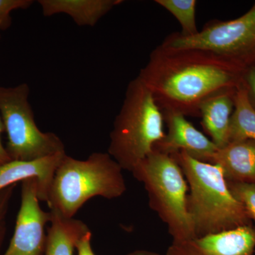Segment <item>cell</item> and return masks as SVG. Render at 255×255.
Instances as JSON below:
<instances>
[{
  "label": "cell",
  "instance_id": "d6986e66",
  "mask_svg": "<svg viewBox=\"0 0 255 255\" xmlns=\"http://www.w3.org/2000/svg\"><path fill=\"white\" fill-rule=\"evenodd\" d=\"M33 3L32 0H0V31H6L11 26L12 11L28 9Z\"/></svg>",
  "mask_w": 255,
  "mask_h": 255
},
{
  "label": "cell",
  "instance_id": "ffe728a7",
  "mask_svg": "<svg viewBox=\"0 0 255 255\" xmlns=\"http://www.w3.org/2000/svg\"><path fill=\"white\" fill-rule=\"evenodd\" d=\"M16 184L0 191V248L6 233V216Z\"/></svg>",
  "mask_w": 255,
  "mask_h": 255
},
{
  "label": "cell",
  "instance_id": "7c38bea8",
  "mask_svg": "<svg viewBox=\"0 0 255 255\" xmlns=\"http://www.w3.org/2000/svg\"><path fill=\"white\" fill-rule=\"evenodd\" d=\"M212 163L222 168L227 182L255 184V140L229 142L217 150Z\"/></svg>",
  "mask_w": 255,
  "mask_h": 255
},
{
  "label": "cell",
  "instance_id": "cb8c5ba5",
  "mask_svg": "<svg viewBox=\"0 0 255 255\" xmlns=\"http://www.w3.org/2000/svg\"><path fill=\"white\" fill-rule=\"evenodd\" d=\"M126 255H162L154 252L147 251H135Z\"/></svg>",
  "mask_w": 255,
  "mask_h": 255
},
{
  "label": "cell",
  "instance_id": "277c9868",
  "mask_svg": "<svg viewBox=\"0 0 255 255\" xmlns=\"http://www.w3.org/2000/svg\"><path fill=\"white\" fill-rule=\"evenodd\" d=\"M162 111L138 77L128 85L123 105L110 133L108 153L132 172L165 135Z\"/></svg>",
  "mask_w": 255,
  "mask_h": 255
},
{
  "label": "cell",
  "instance_id": "9c48e42d",
  "mask_svg": "<svg viewBox=\"0 0 255 255\" xmlns=\"http://www.w3.org/2000/svg\"><path fill=\"white\" fill-rule=\"evenodd\" d=\"M255 227L241 226L183 242H173L166 255H254Z\"/></svg>",
  "mask_w": 255,
  "mask_h": 255
},
{
  "label": "cell",
  "instance_id": "4fadbf2b",
  "mask_svg": "<svg viewBox=\"0 0 255 255\" xmlns=\"http://www.w3.org/2000/svg\"><path fill=\"white\" fill-rule=\"evenodd\" d=\"M236 88L220 92L201 104V125L219 149L228 144L231 117L234 111Z\"/></svg>",
  "mask_w": 255,
  "mask_h": 255
},
{
  "label": "cell",
  "instance_id": "52a82bcc",
  "mask_svg": "<svg viewBox=\"0 0 255 255\" xmlns=\"http://www.w3.org/2000/svg\"><path fill=\"white\" fill-rule=\"evenodd\" d=\"M161 46L207 50L244 70L255 66V4L236 19L209 21L194 36H184L174 32L166 37Z\"/></svg>",
  "mask_w": 255,
  "mask_h": 255
},
{
  "label": "cell",
  "instance_id": "5b68a950",
  "mask_svg": "<svg viewBox=\"0 0 255 255\" xmlns=\"http://www.w3.org/2000/svg\"><path fill=\"white\" fill-rule=\"evenodd\" d=\"M132 173L143 183L151 209L166 223L173 242L196 238L188 211L187 182L176 159L153 150Z\"/></svg>",
  "mask_w": 255,
  "mask_h": 255
},
{
  "label": "cell",
  "instance_id": "e0dca14e",
  "mask_svg": "<svg viewBox=\"0 0 255 255\" xmlns=\"http://www.w3.org/2000/svg\"><path fill=\"white\" fill-rule=\"evenodd\" d=\"M155 2L177 18L182 36H194L199 31L196 27L195 0H156Z\"/></svg>",
  "mask_w": 255,
  "mask_h": 255
},
{
  "label": "cell",
  "instance_id": "603a6c76",
  "mask_svg": "<svg viewBox=\"0 0 255 255\" xmlns=\"http://www.w3.org/2000/svg\"><path fill=\"white\" fill-rule=\"evenodd\" d=\"M4 131V125H3L2 120H1V117H0V166L7 163L11 160L7 151L6 150V147L3 145L2 142H1V135Z\"/></svg>",
  "mask_w": 255,
  "mask_h": 255
},
{
  "label": "cell",
  "instance_id": "6da1fadb",
  "mask_svg": "<svg viewBox=\"0 0 255 255\" xmlns=\"http://www.w3.org/2000/svg\"><path fill=\"white\" fill-rule=\"evenodd\" d=\"M246 70L207 50L159 45L137 77L162 112L200 117L201 104L220 92L236 88Z\"/></svg>",
  "mask_w": 255,
  "mask_h": 255
},
{
  "label": "cell",
  "instance_id": "7402d4cb",
  "mask_svg": "<svg viewBox=\"0 0 255 255\" xmlns=\"http://www.w3.org/2000/svg\"><path fill=\"white\" fill-rule=\"evenodd\" d=\"M92 236L91 231H89L77 242L75 249L78 255H95L92 250Z\"/></svg>",
  "mask_w": 255,
  "mask_h": 255
},
{
  "label": "cell",
  "instance_id": "9a60e30c",
  "mask_svg": "<svg viewBox=\"0 0 255 255\" xmlns=\"http://www.w3.org/2000/svg\"><path fill=\"white\" fill-rule=\"evenodd\" d=\"M50 211L45 255H73L77 242L90 230L80 220L65 217L54 210Z\"/></svg>",
  "mask_w": 255,
  "mask_h": 255
},
{
  "label": "cell",
  "instance_id": "7a4b0ae2",
  "mask_svg": "<svg viewBox=\"0 0 255 255\" xmlns=\"http://www.w3.org/2000/svg\"><path fill=\"white\" fill-rule=\"evenodd\" d=\"M171 155L182 168L189 188L187 207L196 238L253 226L219 165L201 162L183 151Z\"/></svg>",
  "mask_w": 255,
  "mask_h": 255
},
{
  "label": "cell",
  "instance_id": "ac0fdd59",
  "mask_svg": "<svg viewBox=\"0 0 255 255\" xmlns=\"http://www.w3.org/2000/svg\"><path fill=\"white\" fill-rule=\"evenodd\" d=\"M230 190L255 223V184L227 182Z\"/></svg>",
  "mask_w": 255,
  "mask_h": 255
},
{
  "label": "cell",
  "instance_id": "2e32d148",
  "mask_svg": "<svg viewBox=\"0 0 255 255\" xmlns=\"http://www.w3.org/2000/svg\"><path fill=\"white\" fill-rule=\"evenodd\" d=\"M247 139L255 140V110L250 103L242 80L235 92L234 111L230 124L228 143Z\"/></svg>",
  "mask_w": 255,
  "mask_h": 255
},
{
  "label": "cell",
  "instance_id": "8992f818",
  "mask_svg": "<svg viewBox=\"0 0 255 255\" xmlns=\"http://www.w3.org/2000/svg\"><path fill=\"white\" fill-rule=\"evenodd\" d=\"M26 83L0 87V117L7 135L6 150L11 160L32 161L65 152L61 139L54 132L37 127L28 101Z\"/></svg>",
  "mask_w": 255,
  "mask_h": 255
},
{
  "label": "cell",
  "instance_id": "30bf717a",
  "mask_svg": "<svg viewBox=\"0 0 255 255\" xmlns=\"http://www.w3.org/2000/svg\"><path fill=\"white\" fill-rule=\"evenodd\" d=\"M162 113L167 132L153 150L170 155L183 151L201 162L212 163L219 148L211 139L196 129L185 116L175 112Z\"/></svg>",
  "mask_w": 255,
  "mask_h": 255
},
{
  "label": "cell",
  "instance_id": "5bb4252c",
  "mask_svg": "<svg viewBox=\"0 0 255 255\" xmlns=\"http://www.w3.org/2000/svg\"><path fill=\"white\" fill-rule=\"evenodd\" d=\"M121 0H39L45 16L65 14L80 26H94Z\"/></svg>",
  "mask_w": 255,
  "mask_h": 255
},
{
  "label": "cell",
  "instance_id": "ba28073f",
  "mask_svg": "<svg viewBox=\"0 0 255 255\" xmlns=\"http://www.w3.org/2000/svg\"><path fill=\"white\" fill-rule=\"evenodd\" d=\"M21 183V205L14 235L3 255H42L46 248L45 227L50 223L51 214L40 206L36 178Z\"/></svg>",
  "mask_w": 255,
  "mask_h": 255
},
{
  "label": "cell",
  "instance_id": "8fae6325",
  "mask_svg": "<svg viewBox=\"0 0 255 255\" xmlns=\"http://www.w3.org/2000/svg\"><path fill=\"white\" fill-rule=\"evenodd\" d=\"M66 155L65 152L32 161L11 160L0 166V191L30 178L38 181L40 201H48L55 171Z\"/></svg>",
  "mask_w": 255,
  "mask_h": 255
},
{
  "label": "cell",
  "instance_id": "44dd1931",
  "mask_svg": "<svg viewBox=\"0 0 255 255\" xmlns=\"http://www.w3.org/2000/svg\"><path fill=\"white\" fill-rule=\"evenodd\" d=\"M248 100L255 110V66L247 69L243 77Z\"/></svg>",
  "mask_w": 255,
  "mask_h": 255
},
{
  "label": "cell",
  "instance_id": "3957f363",
  "mask_svg": "<svg viewBox=\"0 0 255 255\" xmlns=\"http://www.w3.org/2000/svg\"><path fill=\"white\" fill-rule=\"evenodd\" d=\"M122 170L109 153L94 152L85 160L65 155L55 171L46 203L50 210L74 218L92 198L123 195L127 184Z\"/></svg>",
  "mask_w": 255,
  "mask_h": 255
}]
</instances>
